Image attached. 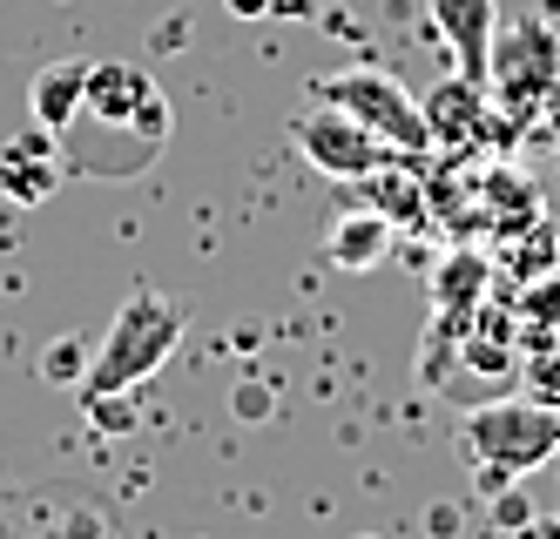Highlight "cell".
<instances>
[{"label":"cell","mask_w":560,"mask_h":539,"mask_svg":"<svg viewBox=\"0 0 560 539\" xmlns=\"http://www.w3.org/2000/svg\"><path fill=\"white\" fill-rule=\"evenodd\" d=\"M183 330H189V310L142 283L136 297L115 310L108 338L95 344V358L82 371V405H108V398H129L136 385H149L155 371L170 364V351L183 344Z\"/></svg>","instance_id":"cell-1"},{"label":"cell","mask_w":560,"mask_h":539,"mask_svg":"<svg viewBox=\"0 0 560 539\" xmlns=\"http://www.w3.org/2000/svg\"><path fill=\"white\" fill-rule=\"evenodd\" d=\"M68 176V162H61V136L42 129L34 121V136H14L8 149H0V196L21 202V210H34V202H48Z\"/></svg>","instance_id":"cell-7"},{"label":"cell","mask_w":560,"mask_h":539,"mask_svg":"<svg viewBox=\"0 0 560 539\" xmlns=\"http://www.w3.org/2000/svg\"><path fill=\"white\" fill-rule=\"evenodd\" d=\"M291 142H298V155L311 162L317 176H331V183H365L372 169H385V162L398 155V149H385L365 121H351L345 108H331V102H311V108H298L291 115Z\"/></svg>","instance_id":"cell-5"},{"label":"cell","mask_w":560,"mask_h":539,"mask_svg":"<svg viewBox=\"0 0 560 539\" xmlns=\"http://www.w3.org/2000/svg\"><path fill=\"white\" fill-rule=\"evenodd\" d=\"M392 243H398V223L378 216L372 202H351V210L331 223V236H325V257H331V270H345V277H365V270H378V263L392 257Z\"/></svg>","instance_id":"cell-10"},{"label":"cell","mask_w":560,"mask_h":539,"mask_svg":"<svg viewBox=\"0 0 560 539\" xmlns=\"http://www.w3.org/2000/svg\"><path fill=\"white\" fill-rule=\"evenodd\" d=\"M358 189V202H372L378 216H392L398 230H432L439 216H432V176H425V162H412V155H392L385 169H372L365 183H351Z\"/></svg>","instance_id":"cell-8"},{"label":"cell","mask_w":560,"mask_h":539,"mask_svg":"<svg viewBox=\"0 0 560 539\" xmlns=\"http://www.w3.org/2000/svg\"><path fill=\"white\" fill-rule=\"evenodd\" d=\"M230 14H244V21H257V14H270V0H230Z\"/></svg>","instance_id":"cell-15"},{"label":"cell","mask_w":560,"mask_h":539,"mask_svg":"<svg viewBox=\"0 0 560 539\" xmlns=\"http://www.w3.org/2000/svg\"><path fill=\"white\" fill-rule=\"evenodd\" d=\"M82 115L115 121V129H142V136H163V142H170V102H163V89L149 81V68H136V61H89Z\"/></svg>","instance_id":"cell-6"},{"label":"cell","mask_w":560,"mask_h":539,"mask_svg":"<svg viewBox=\"0 0 560 539\" xmlns=\"http://www.w3.org/2000/svg\"><path fill=\"white\" fill-rule=\"evenodd\" d=\"M553 162H560V136H553Z\"/></svg>","instance_id":"cell-17"},{"label":"cell","mask_w":560,"mask_h":539,"mask_svg":"<svg viewBox=\"0 0 560 539\" xmlns=\"http://www.w3.org/2000/svg\"><path fill=\"white\" fill-rule=\"evenodd\" d=\"M432 27L459 55V74L487 81L493 40H500V0H432Z\"/></svg>","instance_id":"cell-9"},{"label":"cell","mask_w":560,"mask_h":539,"mask_svg":"<svg viewBox=\"0 0 560 539\" xmlns=\"http://www.w3.org/2000/svg\"><path fill=\"white\" fill-rule=\"evenodd\" d=\"M358 539H385V532H358Z\"/></svg>","instance_id":"cell-16"},{"label":"cell","mask_w":560,"mask_h":539,"mask_svg":"<svg viewBox=\"0 0 560 539\" xmlns=\"http://www.w3.org/2000/svg\"><path fill=\"white\" fill-rule=\"evenodd\" d=\"M513 317H520V344L540 351L560 344V270H540L513 290Z\"/></svg>","instance_id":"cell-12"},{"label":"cell","mask_w":560,"mask_h":539,"mask_svg":"<svg viewBox=\"0 0 560 539\" xmlns=\"http://www.w3.org/2000/svg\"><path fill=\"white\" fill-rule=\"evenodd\" d=\"M459 445L479 472L487 492H506L513 479L540 472L553 452H560V405H540L527 391L493 398V405H472L459 419Z\"/></svg>","instance_id":"cell-2"},{"label":"cell","mask_w":560,"mask_h":539,"mask_svg":"<svg viewBox=\"0 0 560 539\" xmlns=\"http://www.w3.org/2000/svg\"><path fill=\"white\" fill-rule=\"evenodd\" d=\"M513 539H560V519H520Z\"/></svg>","instance_id":"cell-14"},{"label":"cell","mask_w":560,"mask_h":539,"mask_svg":"<svg viewBox=\"0 0 560 539\" xmlns=\"http://www.w3.org/2000/svg\"><path fill=\"white\" fill-rule=\"evenodd\" d=\"M487 95L520 136H527L547 108H560V34L547 21L513 14V27H500L493 61H487Z\"/></svg>","instance_id":"cell-3"},{"label":"cell","mask_w":560,"mask_h":539,"mask_svg":"<svg viewBox=\"0 0 560 539\" xmlns=\"http://www.w3.org/2000/svg\"><path fill=\"white\" fill-rule=\"evenodd\" d=\"M82 95H89V61H55V68H42L34 74V89H27V108H34V121L42 129H68L74 115H82Z\"/></svg>","instance_id":"cell-11"},{"label":"cell","mask_w":560,"mask_h":539,"mask_svg":"<svg viewBox=\"0 0 560 539\" xmlns=\"http://www.w3.org/2000/svg\"><path fill=\"white\" fill-rule=\"evenodd\" d=\"M311 95L331 102V108H345L351 121H365V129H372L385 149L412 155V162H432L425 108H419V95H406V81H392L385 68H338V74L317 81Z\"/></svg>","instance_id":"cell-4"},{"label":"cell","mask_w":560,"mask_h":539,"mask_svg":"<svg viewBox=\"0 0 560 539\" xmlns=\"http://www.w3.org/2000/svg\"><path fill=\"white\" fill-rule=\"evenodd\" d=\"M520 391L540 398V405H560V344H540L520 358Z\"/></svg>","instance_id":"cell-13"}]
</instances>
